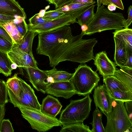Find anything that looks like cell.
Listing matches in <instances>:
<instances>
[{
	"mask_svg": "<svg viewBox=\"0 0 132 132\" xmlns=\"http://www.w3.org/2000/svg\"><path fill=\"white\" fill-rule=\"evenodd\" d=\"M83 36L82 32L73 36L69 26L39 34L36 52L48 56L53 68L66 61L85 64L94 60L93 48L97 41L95 38L83 39Z\"/></svg>",
	"mask_w": 132,
	"mask_h": 132,
	"instance_id": "obj_1",
	"label": "cell"
},
{
	"mask_svg": "<svg viewBox=\"0 0 132 132\" xmlns=\"http://www.w3.org/2000/svg\"><path fill=\"white\" fill-rule=\"evenodd\" d=\"M126 20L122 13L113 12L101 5L97 7L93 18L87 25L86 30L81 32L84 36L89 35L107 30L122 29Z\"/></svg>",
	"mask_w": 132,
	"mask_h": 132,
	"instance_id": "obj_2",
	"label": "cell"
},
{
	"mask_svg": "<svg viewBox=\"0 0 132 132\" xmlns=\"http://www.w3.org/2000/svg\"><path fill=\"white\" fill-rule=\"evenodd\" d=\"M75 70L70 81L77 94L85 96L92 93L100 79L96 71L85 64H81Z\"/></svg>",
	"mask_w": 132,
	"mask_h": 132,
	"instance_id": "obj_3",
	"label": "cell"
},
{
	"mask_svg": "<svg viewBox=\"0 0 132 132\" xmlns=\"http://www.w3.org/2000/svg\"><path fill=\"white\" fill-rule=\"evenodd\" d=\"M92 101L89 95L81 99L71 100L70 104L62 111L59 120L63 125L83 122L89 114Z\"/></svg>",
	"mask_w": 132,
	"mask_h": 132,
	"instance_id": "obj_4",
	"label": "cell"
},
{
	"mask_svg": "<svg viewBox=\"0 0 132 132\" xmlns=\"http://www.w3.org/2000/svg\"><path fill=\"white\" fill-rule=\"evenodd\" d=\"M111 111L106 116L107 122L105 132H132V122L127 114L124 102L115 101Z\"/></svg>",
	"mask_w": 132,
	"mask_h": 132,
	"instance_id": "obj_5",
	"label": "cell"
},
{
	"mask_svg": "<svg viewBox=\"0 0 132 132\" xmlns=\"http://www.w3.org/2000/svg\"><path fill=\"white\" fill-rule=\"evenodd\" d=\"M19 108L23 117L28 122L32 128L39 132L46 131L54 127L63 125L59 119L41 111L31 108Z\"/></svg>",
	"mask_w": 132,
	"mask_h": 132,
	"instance_id": "obj_6",
	"label": "cell"
},
{
	"mask_svg": "<svg viewBox=\"0 0 132 132\" xmlns=\"http://www.w3.org/2000/svg\"><path fill=\"white\" fill-rule=\"evenodd\" d=\"M76 22V19L72 15L66 14L43 24L32 26L28 25V31L36 32L38 34L52 31Z\"/></svg>",
	"mask_w": 132,
	"mask_h": 132,
	"instance_id": "obj_7",
	"label": "cell"
},
{
	"mask_svg": "<svg viewBox=\"0 0 132 132\" xmlns=\"http://www.w3.org/2000/svg\"><path fill=\"white\" fill-rule=\"evenodd\" d=\"M96 107L106 116L112 110L113 102L115 101L110 96L104 84L100 85L94 88L93 95Z\"/></svg>",
	"mask_w": 132,
	"mask_h": 132,
	"instance_id": "obj_8",
	"label": "cell"
},
{
	"mask_svg": "<svg viewBox=\"0 0 132 132\" xmlns=\"http://www.w3.org/2000/svg\"><path fill=\"white\" fill-rule=\"evenodd\" d=\"M7 53L12 62L21 68L22 75L24 73L22 68L24 69L29 67L38 68L37 62L33 55L23 52L16 47L13 46Z\"/></svg>",
	"mask_w": 132,
	"mask_h": 132,
	"instance_id": "obj_9",
	"label": "cell"
},
{
	"mask_svg": "<svg viewBox=\"0 0 132 132\" xmlns=\"http://www.w3.org/2000/svg\"><path fill=\"white\" fill-rule=\"evenodd\" d=\"M46 93L57 97L68 99L77 93L70 81L50 83L46 90Z\"/></svg>",
	"mask_w": 132,
	"mask_h": 132,
	"instance_id": "obj_10",
	"label": "cell"
},
{
	"mask_svg": "<svg viewBox=\"0 0 132 132\" xmlns=\"http://www.w3.org/2000/svg\"><path fill=\"white\" fill-rule=\"evenodd\" d=\"M28 77L29 81L38 91L46 93L47 87L49 83L47 81L48 76L44 70L38 68L29 67L24 69Z\"/></svg>",
	"mask_w": 132,
	"mask_h": 132,
	"instance_id": "obj_11",
	"label": "cell"
},
{
	"mask_svg": "<svg viewBox=\"0 0 132 132\" xmlns=\"http://www.w3.org/2000/svg\"><path fill=\"white\" fill-rule=\"evenodd\" d=\"M94 64L97 71L103 78L113 75L117 70L116 65L107 56L105 51H102L97 53L94 57Z\"/></svg>",
	"mask_w": 132,
	"mask_h": 132,
	"instance_id": "obj_12",
	"label": "cell"
},
{
	"mask_svg": "<svg viewBox=\"0 0 132 132\" xmlns=\"http://www.w3.org/2000/svg\"><path fill=\"white\" fill-rule=\"evenodd\" d=\"M0 14L26 18L24 9L15 0H0Z\"/></svg>",
	"mask_w": 132,
	"mask_h": 132,
	"instance_id": "obj_13",
	"label": "cell"
},
{
	"mask_svg": "<svg viewBox=\"0 0 132 132\" xmlns=\"http://www.w3.org/2000/svg\"><path fill=\"white\" fill-rule=\"evenodd\" d=\"M19 83L21 88L20 96L22 97L28 102L31 108L41 111V105L32 88L24 81L20 78Z\"/></svg>",
	"mask_w": 132,
	"mask_h": 132,
	"instance_id": "obj_14",
	"label": "cell"
},
{
	"mask_svg": "<svg viewBox=\"0 0 132 132\" xmlns=\"http://www.w3.org/2000/svg\"><path fill=\"white\" fill-rule=\"evenodd\" d=\"M113 38L115 45L114 59V63L117 66L122 68L127 61L128 49L122 41L116 38Z\"/></svg>",
	"mask_w": 132,
	"mask_h": 132,
	"instance_id": "obj_15",
	"label": "cell"
},
{
	"mask_svg": "<svg viewBox=\"0 0 132 132\" xmlns=\"http://www.w3.org/2000/svg\"><path fill=\"white\" fill-rule=\"evenodd\" d=\"M94 4L93 3H89L82 4H70L65 5L56 10L63 11L66 14H70L77 19Z\"/></svg>",
	"mask_w": 132,
	"mask_h": 132,
	"instance_id": "obj_16",
	"label": "cell"
},
{
	"mask_svg": "<svg viewBox=\"0 0 132 132\" xmlns=\"http://www.w3.org/2000/svg\"><path fill=\"white\" fill-rule=\"evenodd\" d=\"M129 91L132 92V69L123 67L116 70L113 75Z\"/></svg>",
	"mask_w": 132,
	"mask_h": 132,
	"instance_id": "obj_17",
	"label": "cell"
},
{
	"mask_svg": "<svg viewBox=\"0 0 132 132\" xmlns=\"http://www.w3.org/2000/svg\"><path fill=\"white\" fill-rule=\"evenodd\" d=\"M11 38L13 47L19 45L23 37L17 30L13 20L8 21L4 23H0Z\"/></svg>",
	"mask_w": 132,
	"mask_h": 132,
	"instance_id": "obj_18",
	"label": "cell"
},
{
	"mask_svg": "<svg viewBox=\"0 0 132 132\" xmlns=\"http://www.w3.org/2000/svg\"><path fill=\"white\" fill-rule=\"evenodd\" d=\"M113 38H116L122 41L128 50L132 51V29L127 28L116 30L113 32Z\"/></svg>",
	"mask_w": 132,
	"mask_h": 132,
	"instance_id": "obj_19",
	"label": "cell"
},
{
	"mask_svg": "<svg viewBox=\"0 0 132 132\" xmlns=\"http://www.w3.org/2000/svg\"><path fill=\"white\" fill-rule=\"evenodd\" d=\"M103 81L109 92L115 90L131 92L128 90L121 82L113 75L103 78Z\"/></svg>",
	"mask_w": 132,
	"mask_h": 132,
	"instance_id": "obj_20",
	"label": "cell"
},
{
	"mask_svg": "<svg viewBox=\"0 0 132 132\" xmlns=\"http://www.w3.org/2000/svg\"><path fill=\"white\" fill-rule=\"evenodd\" d=\"M13 63L7 52L0 50V73L3 74L6 77L11 76Z\"/></svg>",
	"mask_w": 132,
	"mask_h": 132,
	"instance_id": "obj_21",
	"label": "cell"
},
{
	"mask_svg": "<svg viewBox=\"0 0 132 132\" xmlns=\"http://www.w3.org/2000/svg\"><path fill=\"white\" fill-rule=\"evenodd\" d=\"M38 34L36 32L28 31L23 37L21 43L16 47L22 51L31 55H33L32 46L34 37Z\"/></svg>",
	"mask_w": 132,
	"mask_h": 132,
	"instance_id": "obj_22",
	"label": "cell"
},
{
	"mask_svg": "<svg viewBox=\"0 0 132 132\" xmlns=\"http://www.w3.org/2000/svg\"><path fill=\"white\" fill-rule=\"evenodd\" d=\"M48 77H52L54 82L70 81L73 73L58 70L55 67L50 70L44 71Z\"/></svg>",
	"mask_w": 132,
	"mask_h": 132,
	"instance_id": "obj_23",
	"label": "cell"
},
{
	"mask_svg": "<svg viewBox=\"0 0 132 132\" xmlns=\"http://www.w3.org/2000/svg\"><path fill=\"white\" fill-rule=\"evenodd\" d=\"M60 132H92L89 126L83 122L72 123L64 124Z\"/></svg>",
	"mask_w": 132,
	"mask_h": 132,
	"instance_id": "obj_24",
	"label": "cell"
},
{
	"mask_svg": "<svg viewBox=\"0 0 132 132\" xmlns=\"http://www.w3.org/2000/svg\"><path fill=\"white\" fill-rule=\"evenodd\" d=\"M102 114L97 107L93 113V120L91 124L92 126V132H105L104 128L103 125L102 118Z\"/></svg>",
	"mask_w": 132,
	"mask_h": 132,
	"instance_id": "obj_25",
	"label": "cell"
},
{
	"mask_svg": "<svg viewBox=\"0 0 132 132\" xmlns=\"http://www.w3.org/2000/svg\"><path fill=\"white\" fill-rule=\"evenodd\" d=\"M19 77L15 73L11 77L7 79L6 82L7 88L18 98H19L21 88L19 83Z\"/></svg>",
	"mask_w": 132,
	"mask_h": 132,
	"instance_id": "obj_26",
	"label": "cell"
},
{
	"mask_svg": "<svg viewBox=\"0 0 132 132\" xmlns=\"http://www.w3.org/2000/svg\"><path fill=\"white\" fill-rule=\"evenodd\" d=\"M96 5H92L88 9L82 13L77 19V21L81 26L86 25L92 20L94 15V11Z\"/></svg>",
	"mask_w": 132,
	"mask_h": 132,
	"instance_id": "obj_27",
	"label": "cell"
},
{
	"mask_svg": "<svg viewBox=\"0 0 132 132\" xmlns=\"http://www.w3.org/2000/svg\"><path fill=\"white\" fill-rule=\"evenodd\" d=\"M60 102L57 98L48 95L42 100L41 105V111L47 114L56 104Z\"/></svg>",
	"mask_w": 132,
	"mask_h": 132,
	"instance_id": "obj_28",
	"label": "cell"
},
{
	"mask_svg": "<svg viewBox=\"0 0 132 132\" xmlns=\"http://www.w3.org/2000/svg\"><path fill=\"white\" fill-rule=\"evenodd\" d=\"M109 92L111 97L115 101L124 102L132 101V92L119 90Z\"/></svg>",
	"mask_w": 132,
	"mask_h": 132,
	"instance_id": "obj_29",
	"label": "cell"
},
{
	"mask_svg": "<svg viewBox=\"0 0 132 132\" xmlns=\"http://www.w3.org/2000/svg\"><path fill=\"white\" fill-rule=\"evenodd\" d=\"M46 9L42 10L39 13L36 14L29 20L28 25L34 26L42 24L52 20H47L43 18V16Z\"/></svg>",
	"mask_w": 132,
	"mask_h": 132,
	"instance_id": "obj_30",
	"label": "cell"
},
{
	"mask_svg": "<svg viewBox=\"0 0 132 132\" xmlns=\"http://www.w3.org/2000/svg\"><path fill=\"white\" fill-rule=\"evenodd\" d=\"M9 101L6 82L0 80V104H5Z\"/></svg>",
	"mask_w": 132,
	"mask_h": 132,
	"instance_id": "obj_31",
	"label": "cell"
},
{
	"mask_svg": "<svg viewBox=\"0 0 132 132\" xmlns=\"http://www.w3.org/2000/svg\"><path fill=\"white\" fill-rule=\"evenodd\" d=\"M65 14L63 11L55 9L45 12L43 17L46 19L52 20L62 16Z\"/></svg>",
	"mask_w": 132,
	"mask_h": 132,
	"instance_id": "obj_32",
	"label": "cell"
},
{
	"mask_svg": "<svg viewBox=\"0 0 132 132\" xmlns=\"http://www.w3.org/2000/svg\"><path fill=\"white\" fill-rule=\"evenodd\" d=\"M13 47L12 43L0 35V50L7 52Z\"/></svg>",
	"mask_w": 132,
	"mask_h": 132,
	"instance_id": "obj_33",
	"label": "cell"
},
{
	"mask_svg": "<svg viewBox=\"0 0 132 132\" xmlns=\"http://www.w3.org/2000/svg\"><path fill=\"white\" fill-rule=\"evenodd\" d=\"M12 123L9 119H4L0 125V132H14Z\"/></svg>",
	"mask_w": 132,
	"mask_h": 132,
	"instance_id": "obj_34",
	"label": "cell"
},
{
	"mask_svg": "<svg viewBox=\"0 0 132 132\" xmlns=\"http://www.w3.org/2000/svg\"><path fill=\"white\" fill-rule=\"evenodd\" d=\"M15 25L19 32L23 37L28 31V26L25 19H24L22 22Z\"/></svg>",
	"mask_w": 132,
	"mask_h": 132,
	"instance_id": "obj_35",
	"label": "cell"
},
{
	"mask_svg": "<svg viewBox=\"0 0 132 132\" xmlns=\"http://www.w3.org/2000/svg\"><path fill=\"white\" fill-rule=\"evenodd\" d=\"M103 5H108L113 4L116 7L122 10L124 9V7L122 0H102Z\"/></svg>",
	"mask_w": 132,
	"mask_h": 132,
	"instance_id": "obj_36",
	"label": "cell"
},
{
	"mask_svg": "<svg viewBox=\"0 0 132 132\" xmlns=\"http://www.w3.org/2000/svg\"><path fill=\"white\" fill-rule=\"evenodd\" d=\"M62 106L60 102L57 104L47 112V114L53 117L56 118V116L60 113Z\"/></svg>",
	"mask_w": 132,
	"mask_h": 132,
	"instance_id": "obj_37",
	"label": "cell"
},
{
	"mask_svg": "<svg viewBox=\"0 0 132 132\" xmlns=\"http://www.w3.org/2000/svg\"><path fill=\"white\" fill-rule=\"evenodd\" d=\"M126 110L130 120L132 122V101L124 102Z\"/></svg>",
	"mask_w": 132,
	"mask_h": 132,
	"instance_id": "obj_38",
	"label": "cell"
},
{
	"mask_svg": "<svg viewBox=\"0 0 132 132\" xmlns=\"http://www.w3.org/2000/svg\"><path fill=\"white\" fill-rule=\"evenodd\" d=\"M128 18L126 19L124 25V27L125 28H128L130 25L132 21V6H130L127 11Z\"/></svg>",
	"mask_w": 132,
	"mask_h": 132,
	"instance_id": "obj_39",
	"label": "cell"
},
{
	"mask_svg": "<svg viewBox=\"0 0 132 132\" xmlns=\"http://www.w3.org/2000/svg\"><path fill=\"white\" fill-rule=\"evenodd\" d=\"M15 16H10L0 14V23H4L15 19Z\"/></svg>",
	"mask_w": 132,
	"mask_h": 132,
	"instance_id": "obj_40",
	"label": "cell"
},
{
	"mask_svg": "<svg viewBox=\"0 0 132 132\" xmlns=\"http://www.w3.org/2000/svg\"><path fill=\"white\" fill-rule=\"evenodd\" d=\"M132 51L128 50V56L127 61L123 67L132 69Z\"/></svg>",
	"mask_w": 132,
	"mask_h": 132,
	"instance_id": "obj_41",
	"label": "cell"
},
{
	"mask_svg": "<svg viewBox=\"0 0 132 132\" xmlns=\"http://www.w3.org/2000/svg\"><path fill=\"white\" fill-rule=\"evenodd\" d=\"M0 35L12 43L13 44V41L11 38L9 36L5 29L0 24Z\"/></svg>",
	"mask_w": 132,
	"mask_h": 132,
	"instance_id": "obj_42",
	"label": "cell"
},
{
	"mask_svg": "<svg viewBox=\"0 0 132 132\" xmlns=\"http://www.w3.org/2000/svg\"><path fill=\"white\" fill-rule=\"evenodd\" d=\"M74 0H60L57 6L55 7V9L61 8L63 6L67 5Z\"/></svg>",
	"mask_w": 132,
	"mask_h": 132,
	"instance_id": "obj_43",
	"label": "cell"
},
{
	"mask_svg": "<svg viewBox=\"0 0 132 132\" xmlns=\"http://www.w3.org/2000/svg\"><path fill=\"white\" fill-rule=\"evenodd\" d=\"M5 112V104H0V125L2 120L4 118Z\"/></svg>",
	"mask_w": 132,
	"mask_h": 132,
	"instance_id": "obj_44",
	"label": "cell"
},
{
	"mask_svg": "<svg viewBox=\"0 0 132 132\" xmlns=\"http://www.w3.org/2000/svg\"><path fill=\"white\" fill-rule=\"evenodd\" d=\"M89 3H95L96 2L93 0H74L68 4H82Z\"/></svg>",
	"mask_w": 132,
	"mask_h": 132,
	"instance_id": "obj_45",
	"label": "cell"
},
{
	"mask_svg": "<svg viewBox=\"0 0 132 132\" xmlns=\"http://www.w3.org/2000/svg\"><path fill=\"white\" fill-rule=\"evenodd\" d=\"M48 1L49 4H54L55 7L57 6V4L60 0H46Z\"/></svg>",
	"mask_w": 132,
	"mask_h": 132,
	"instance_id": "obj_46",
	"label": "cell"
},
{
	"mask_svg": "<svg viewBox=\"0 0 132 132\" xmlns=\"http://www.w3.org/2000/svg\"><path fill=\"white\" fill-rule=\"evenodd\" d=\"M116 7L113 4H110L108 5V9L110 11H114L116 9Z\"/></svg>",
	"mask_w": 132,
	"mask_h": 132,
	"instance_id": "obj_47",
	"label": "cell"
},
{
	"mask_svg": "<svg viewBox=\"0 0 132 132\" xmlns=\"http://www.w3.org/2000/svg\"><path fill=\"white\" fill-rule=\"evenodd\" d=\"M47 81L49 83H53L54 82L53 78L51 77H48Z\"/></svg>",
	"mask_w": 132,
	"mask_h": 132,
	"instance_id": "obj_48",
	"label": "cell"
},
{
	"mask_svg": "<svg viewBox=\"0 0 132 132\" xmlns=\"http://www.w3.org/2000/svg\"><path fill=\"white\" fill-rule=\"evenodd\" d=\"M97 7H99L101 5L102 3V0H97Z\"/></svg>",
	"mask_w": 132,
	"mask_h": 132,
	"instance_id": "obj_49",
	"label": "cell"
}]
</instances>
